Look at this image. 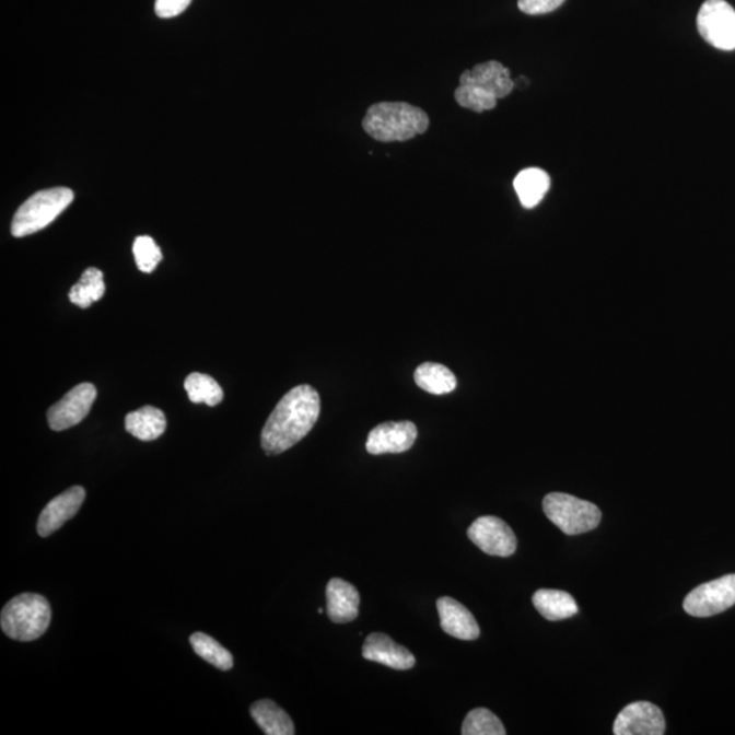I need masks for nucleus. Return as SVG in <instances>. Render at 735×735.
<instances>
[{
  "label": "nucleus",
  "instance_id": "nucleus-29",
  "mask_svg": "<svg viewBox=\"0 0 735 735\" xmlns=\"http://www.w3.org/2000/svg\"><path fill=\"white\" fill-rule=\"evenodd\" d=\"M192 0H155V14L160 19H174L191 4Z\"/></svg>",
  "mask_w": 735,
  "mask_h": 735
},
{
  "label": "nucleus",
  "instance_id": "nucleus-17",
  "mask_svg": "<svg viewBox=\"0 0 735 735\" xmlns=\"http://www.w3.org/2000/svg\"><path fill=\"white\" fill-rule=\"evenodd\" d=\"M125 425L128 433L142 442H153L163 436L166 429V419L163 411L153 406L131 411L126 417Z\"/></svg>",
  "mask_w": 735,
  "mask_h": 735
},
{
  "label": "nucleus",
  "instance_id": "nucleus-3",
  "mask_svg": "<svg viewBox=\"0 0 735 735\" xmlns=\"http://www.w3.org/2000/svg\"><path fill=\"white\" fill-rule=\"evenodd\" d=\"M51 617V606L43 595L21 594L4 606L0 626L5 637L16 642H33L47 632Z\"/></svg>",
  "mask_w": 735,
  "mask_h": 735
},
{
  "label": "nucleus",
  "instance_id": "nucleus-16",
  "mask_svg": "<svg viewBox=\"0 0 735 735\" xmlns=\"http://www.w3.org/2000/svg\"><path fill=\"white\" fill-rule=\"evenodd\" d=\"M327 615L332 622L345 623L359 616L360 595L358 588L342 579L334 578L327 584Z\"/></svg>",
  "mask_w": 735,
  "mask_h": 735
},
{
  "label": "nucleus",
  "instance_id": "nucleus-2",
  "mask_svg": "<svg viewBox=\"0 0 735 735\" xmlns=\"http://www.w3.org/2000/svg\"><path fill=\"white\" fill-rule=\"evenodd\" d=\"M429 116L408 103H377L366 110L364 131L378 142H405L425 133Z\"/></svg>",
  "mask_w": 735,
  "mask_h": 735
},
{
  "label": "nucleus",
  "instance_id": "nucleus-8",
  "mask_svg": "<svg viewBox=\"0 0 735 735\" xmlns=\"http://www.w3.org/2000/svg\"><path fill=\"white\" fill-rule=\"evenodd\" d=\"M96 398L97 389L92 383L78 384L48 410L49 427L60 432L80 424L86 419Z\"/></svg>",
  "mask_w": 735,
  "mask_h": 735
},
{
  "label": "nucleus",
  "instance_id": "nucleus-25",
  "mask_svg": "<svg viewBox=\"0 0 735 735\" xmlns=\"http://www.w3.org/2000/svg\"><path fill=\"white\" fill-rule=\"evenodd\" d=\"M505 728L498 716L487 709H476L465 718L464 735H504Z\"/></svg>",
  "mask_w": 735,
  "mask_h": 735
},
{
  "label": "nucleus",
  "instance_id": "nucleus-15",
  "mask_svg": "<svg viewBox=\"0 0 735 735\" xmlns=\"http://www.w3.org/2000/svg\"><path fill=\"white\" fill-rule=\"evenodd\" d=\"M440 626L443 631L459 640H476L480 638V627L470 610H467L458 600L450 597L438 599Z\"/></svg>",
  "mask_w": 735,
  "mask_h": 735
},
{
  "label": "nucleus",
  "instance_id": "nucleus-10",
  "mask_svg": "<svg viewBox=\"0 0 735 735\" xmlns=\"http://www.w3.org/2000/svg\"><path fill=\"white\" fill-rule=\"evenodd\" d=\"M666 723L661 709L649 701H637L618 714L612 727L616 735H664Z\"/></svg>",
  "mask_w": 735,
  "mask_h": 735
},
{
  "label": "nucleus",
  "instance_id": "nucleus-6",
  "mask_svg": "<svg viewBox=\"0 0 735 735\" xmlns=\"http://www.w3.org/2000/svg\"><path fill=\"white\" fill-rule=\"evenodd\" d=\"M701 37L722 51L735 49V10L725 0H707L698 15Z\"/></svg>",
  "mask_w": 735,
  "mask_h": 735
},
{
  "label": "nucleus",
  "instance_id": "nucleus-27",
  "mask_svg": "<svg viewBox=\"0 0 735 735\" xmlns=\"http://www.w3.org/2000/svg\"><path fill=\"white\" fill-rule=\"evenodd\" d=\"M138 269L142 272H152L163 260V254L158 244L150 236H139L132 245Z\"/></svg>",
  "mask_w": 735,
  "mask_h": 735
},
{
  "label": "nucleus",
  "instance_id": "nucleus-5",
  "mask_svg": "<svg viewBox=\"0 0 735 735\" xmlns=\"http://www.w3.org/2000/svg\"><path fill=\"white\" fill-rule=\"evenodd\" d=\"M542 506L548 520L567 536L595 530L603 517L597 505L567 493H549Z\"/></svg>",
  "mask_w": 735,
  "mask_h": 735
},
{
  "label": "nucleus",
  "instance_id": "nucleus-24",
  "mask_svg": "<svg viewBox=\"0 0 735 735\" xmlns=\"http://www.w3.org/2000/svg\"><path fill=\"white\" fill-rule=\"evenodd\" d=\"M195 653H197L200 658L209 662L210 665L217 667L222 672L231 670L233 667V656L225 648L217 642L209 634L197 632L189 638Z\"/></svg>",
  "mask_w": 735,
  "mask_h": 735
},
{
  "label": "nucleus",
  "instance_id": "nucleus-22",
  "mask_svg": "<svg viewBox=\"0 0 735 735\" xmlns=\"http://www.w3.org/2000/svg\"><path fill=\"white\" fill-rule=\"evenodd\" d=\"M105 294V282L102 270L96 267H89L83 272L80 281L70 289L69 298L72 304L82 310L89 308L93 303L98 302Z\"/></svg>",
  "mask_w": 735,
  "mask_h": 735
},
{
  "label": "nucleus",
  "instance_id": "nucleus-4",
  "mask_svg": "<svg viewBox=\"0 0 735 735\" xmlns=\"http://www.w3.org/2000/svg\"><path fill=\"white\" fill-rule=\"evenodd\" d=\"M72 200H74V192L66 187L43 189L32 195L16 210L13 222H11V235L25 237L43 231L69 208Z\"/></svg>",
  "mask_w": 735,
  "mask_h": 735
},
{
  "label": "nucleus",
  "instance_id": "nucleus-14",
  "mask_svg": "<svg viewBox=\"0 0 735 735\" xmlns=\"http://www.w3.org/2000/svg\"><path fill=\"white\" fill-rule=\"evenodd\" d=\"M363 656L366 661L392 667L397 670H409L416 665L415 655L408 649L394 642L383 633H371L366 638Z\"/></svg>",
  "mask_w": 735,
  "mask_h": 735
},
{
  "label": "nucleus",
  "instance_id": "nucleus-13",
  "mask_svg": "<svg viewBox=\"0 0 735 735\" xmlns=\"http://www.w3.org/2000/svg\"><path fill=\"white\" fill-rule=\"evenodd\" d=\"M460 85H472L493 94L498 100L510 96L514 91L515 81L511 80L510 70L499 61L490 60L462 72Z\"/></svg>",
  "mask_w": 735,
  "mask_h": 735
},
{
  "label": "nucleus",
  "instance_id": "nucleus-18",
  "mask_svg": "<svg viewBox=\"0 0 735 735\" xmlns=\"http://www.w3.org/2000/svg\"><path fill=\"white\" fill-rule=\"evenodd\" d=\"M533 604L539 611V615L549 621L567 620L578 615L576 600L571 594L560 592V590H538L533 597Z\"/></svg>",
  "mask_w": 735,
  "mask_h": 735
},
{
  "label": "nucleus",
  "instance_id": "nucleus-9",
  "mask_svg": "<svg viewBox=\"0 0 735 735\" xmlns=\"http://www.w3.org/2000/svg\"><path fill=\"white\" fill-rule=\"evenodd\" d=\"M470 541L483 553L510 557L516 550V537L504 521L495 516H481L467 530Z\"/></svg>",
  "mask_w": 735,
  "mask_h": 735
},
{
  "label": "nucleus",
  "instance_id": "nucleus-19",
  "mask_svg": "<svg viewBox=\"0 0 735 735\" xmlns=\"http://www.w3.org/2000/svg\"><path fill=\"white\" fill-rule=\"evenodd\" d=\"M250 716L256 725L267 735H293L294 725L291 716L278 707L275 701L259 700L250 705Z\"/></svg>",
  "mask_w": 735,
  "mask_h": 735
},
{
  "label": "nucleus",
  "instance_id": "nucleus-1",
  "mask_svg": "<svg viewBox=\"0 0 735 735\" xmlns=\"http://www.w3.org/2000/svg\"><path fill=\"white\" fill-rule=\"evenodd\" d=\"M320 415V397L311 386L291 389L276 406L264 431L261 448L267 455L285 453L315 427Z\"/></svg>",
  "mask_w": 735,
  "mask_h": 735
},
{
  "label": "nucleus",
  "instance_id": "nucleus-7",
  "mask_svg": "<svg viewBox=\"0 0 735 735\" xmlns=\"http://www.w3.org/2000/svg\"><path fill=\"white\" fill-rule=\"evenodd\" d=\"M735 605V575L701 584L684 599V609L693 617H711Z\"/></svg>",
  "mask_w": 735,
  "mask_h": 735
},
{
  "label": "nucleus",
  "instance_id": "nucleus-20",
  "mask_svg": "<svg viewBox=\"0 0 735 735\" xmlns=\"http://www.w3.org/2000/svg\"><path fill=\"white\" fill-rule=\"evenodd\" d=\"M550 177L539 168H527L515 177L514 188L523 208L533 209L541 202L549 191Z\"/></svg>",
  "mask_w": 735,
  "mask_h": 735
},
{
  "label": "nucleus",
  "instance_id": "nucleus-11",
  "mask_svg": "<svg viewBox=\"0 0 735 735\" xmlns=\"http://www.w3.org/2000/svg\"><path fill=\"white\" fill-rule=\"evenodd\" d=\"M417 428L413 422H384L372 429L366 440V451L372 455L400 454L413 447Z\"/></svg>",
  "mask_w": 735,
  "mask_h": 735
},
{
  "label": "nucleus",
  "instance_id": "nucleus-26",
  "mask_svg": "<svg viewBox=\"0 0 735 735\" xmlns=\"http://www.w3.org/2000/svg\"><path fill=\"white\" fill-rule=\"evenodd\" d=\"M454 96L462 108L475 110L477 114L495 108L499 102L493 94L472 85H459Z\"/></svg>",
  "mask_w": 735,
  "mask_h": 735
},
{
  "label": "nucleus",
  "instance_id": "nucleus-21",
  "mask_svg": "<svg viewBox=\"0 0 735 735\" xmlns=\"http://www.w3.org/2000/svg\"><path fill=\"white\" fill-rule=\"evenodd\" d=\"M417 386L433 395L453 393L456 388V377L447 366L436 363H425L415 372Z\"/></svg>",
  "mask_w": 735,
  "mask_h": 735
},
{
  "label": "nucleus",
  "instance_id": "nucleus-12",
  "mask_svg": "<svg viewBox=\"0 0 735 735\" xmlns=\"http://www.w3.org/2000/svg\"><path fill=\"white\" fill-rule=\"evenodd\" d=\"M85 498V489L72 487L49 501L46 509L42 511L40 517H38L37 533L46 538L59 530L67 521L77 515Z\"/></svg>",
  "mask_w": 735,
  "mask_h": 735
},
{
  "label": "nucleus",
  "instance_id": "nucleus-28",
  "mask_svg": "<svg viewBox=\"0 0 735 735\" xmlns=\"http://www.w3.org/2000/svg\"><path fill=\"white\" fill-rule=\"evenodd\" d=\"M564 2L565 0H520L517 5L525 14L539 15L551 13Z\"/></svg>",
  "mask_w": 735,
  "mask_h": 735
},
{
  "label": "nucleus",
  "instance_id": "nucleus-23",
  "mask_svg": "<svg viewBox=\"0 0 735 735\" xmlns=\"http://www.w3.org/2000/svg\"><path fill=\"white\" fill-rule=\"evenodd\" d=\"M189 400L192 404L217 406L224 399V392L213 377L205 373L194 372L184 382Z\"/></svg>",
  "mask_w": 735,
  "mask_h": 735
}]
</instances>
